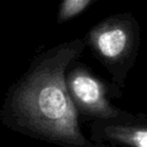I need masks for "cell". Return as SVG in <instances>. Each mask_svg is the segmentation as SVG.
<instances>
[{
  "instance_id": "1",
  "label": "cell",
  "mask_w": 147,
  "mask_h": 147,
  "mask_svg": "<svg viewBox=\"0 0 147 147\" xmlns=\"http://www.w3.org/2000/svg\"><path fill=\"white\" fill-rule=\"evenodd\" d=\"M85 46V39H74L38 55L9 88L0 113L3 124L63 147H107L83 134L65 85V72Z\"/></svg>"
},
{
  "instance_id": "2",
  "label": "cell",
  "mask_w": 147,
  "mask_h": 147,
  "mask_svg": "<svg viewBox=\"0 0 147 147\" xmlns=\"http://www.w3.org/2000/svg\"><path fill=\"white\" fill-rule=\"evenodd\" d=\"M85 44L109 71L114 84L121 87L137 56L140 28L131 14H116L94 25L86 34Z\"/></svg>"
},
{
  "instance_id": "3",
  "label": "cell",
  "mask_w": 147,
  "mask_h": 147,
  "mask_svg": "<svg viewBox=\"0 0 147 147\" xmlns=\"http://www.w3.org/2000/svg\"><path fill=\"white\" fill-rule=\"evenodd\" d=\"M65 85L78 115L94 119H114L129 113L115 107L109 96H119L121 88L95 76L83 63H75L65 72Z\"/></svg>"
},
{
  "instance_id": "4",
  "label": "cell",
  "mask_w": 147,
  "mask_h": 147,
  "mask_svg": "<svg viewBox=\"0 0 147 147\" xmlns=\"http://www.w3.org/2000/svg\"><path fill=\"white\" fill-rule=\"evenodd\" d=\"M91 139L107 147H147V118L129 113L119 118L94 119Z\"/></svg>"
},
{
  "instance_id": "5",
  "label": "cell",
  "mask_w": 147,
  "mask_h": 147,
  "mask_svg": "<svg viewBox=\"0 0 147 147\" xmlns=\"http://www.w3.org/2000/svg\"><path fill=\"white\" fill-rule=\"evenodd\" d=\"M93 0H62L59 7L57 22L63 23L80 14Z\"/></svg>"
}]
</instances>
